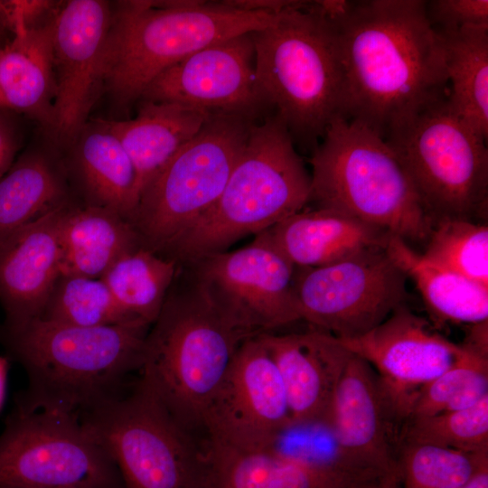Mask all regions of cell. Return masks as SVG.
<instances>
[{"instance_id":"obj_1","label":"cell","mask_w":488,"mask_h":488,"mask_svg":"<svg viewBox=\"0 0 488 488\" xmlns=\"http://www.w3.org/2000/svg\"><path fill=\"white\" fill-rule=\"evenodd\" d=\"M326 17L341 72L340 116L387 140L447 98L443 42L426 1H347Z\"/></svg>"},{"instance_id":"obj_2","label":"cell","mask_w":488,"mask_h":488,"mask_svg":"<svg viewBox=\"0 0 488 488\" xmlns=\"http://www.w3.org/2000/svg\"><path fill=\"white\" fill-rule=\"evenodd\" d=\"M246 339L211 302L192 268L178 265L145 336L138 377L177 423L203 444L208 408Z\"/></svg>"},{"instance_id":"obj_3","label":"cell","mask_w":488,"mask_h":488,"mask_svg":"<svg viewBox=\"0 0 488 488\" xmlns=\"http://www.w3.org/2000/svg\"><path fill=\"white\" fill-rule=\"evenodd\" d=\"M149 325L80 327L40 318L4 327L28 388L18 405L57 408L79 416L120 392L140 367Z\"/></svg>"},{"instance_id":"obj_4","label":"cell","mask_w":488,"mask_h":488,"mask_svg":"<svg viewBox=\"0 0 488 488\" xmlns=\"http://www.w3.org/2000/svg\"><path fill=\"white\" fill-rule=\"evenodd\" d=\"M276 16L224 1L120 2L103 50L102 87L127 108L171 66L211 44L261 30Z\"/></svg>"},{"instance_id":"obj_5","label":"cell","mask_w":488,"mask_h":488,"mask_svg":"<svg viewBox=\"0 0 488 488\" xmlns=\"http://www.w3.org/2000/svg\"><path fill=\"white\" fill-rule=\"evenodd\" d=\"M311 174L285 125L274 115L254 123L212 207L161 257L185 264L222 252L302 211Z\"/></svg>"},{"instance_id":"obj_6","label":"cell","mask_w":488,"mask_h":488,"mask_svg":"<svg viewBox=\"0 0 488 488\" xmlns=\"http://www.w3.org/2000/svg\"><path fill=\"white\" fill-rule=\"evenodd\" d=\"M251 37L265 101L295 145L313 152L341 109V72L328 18L315 2L295 1Z\"/></svg>"},{"instance_id":"obj_7","label":"cell","mask_w":488,"mask_h":488,"mask_svg":"<svg viewBox=\"0 0 488 488\" xmlns=\"http://www.w3.org/2000/svg\"><path fill=\"white\" fill-rule=\"evenodd\" d=\"M310 201L397 236L426 242L433 221L393 150L362 124L337 115L310 158Z\"/></svg>"},{"instance_id":"obj_8","label":"cell","mask_w":488,"mask_h":488,"mask_svg":"<svg viewBox=\"0 0 488 488\" xmlns=\"http://www.w3.org/2000/svg\"><path fill=\"white\" fill-rule=\"evenodd\" d=\"M80 419L113 460L123 488H206L204 446L139 377Z\"/></svg>"},{"instance_id":"obj_9","label":"cell","mask_w":488,"mask_h":488,"mask_svg":"<svg viewBox=\"0 0 488 488\" xmlns=\"http://www.w3.org/2000/svg\"><path fill=\"white\" fill-rule=\"evenodd\" d=\"M256 123L211 113L142 192L127 219L140 245L161 256L212 207Z\"/></svg>"},{"instance_id":"obj_10","label":"cell","mask_w":488,"mask_h":488,"mask_svg":"<svg viewBox=\"0 0 488 488\" xmlns=\"http://www.w3.org/2000/svg\"><path fill=\"white\" fill-rule=\"evenodd\" d=\"M385 141L408 174L433 225L446 218L486 219V140L456 114L447 98Z\"/></svg>"},{"instance_id":"obj_11","label":"cell","mask_w":488,"mask_h":488,"mask_svg":"<svg viewBox=\"0 0 488 488\" xmlns=\"http://www.w3.org/2000/svg\"><path fill=\"white\" fill-rule=\"evenodd\" d=\"M0 486L123 488L113 460L79 415L23 405L0 435Z\"/></svg>"},{"instance_id":"obj_12","label":"cell","mask_w":488,"mask_h":488,"mask_svg":"<svg viewBox=\"0 0 488 488\" xmlns=\"http://www.w3.org/2000/svg\"><path fill=\"white\" fill-rule=\"evenodd\" d=\"M407 276L386 248H372L319 267H296L301 320L337 339L371 331L405 305Z\"/></svg>"},{"instance_id":"obj_13","label":"cell","mask_w":488,"mask_h":488,"mask_svg":"<svg viewBox=\"0 0 488 488\" xmlns=\"http://www.w3.org/2000/svg\"><path fill=\"white\" fill-rule=\"evenodd\" d=\"M182 265L192 268L211 302L248 338L301 320L296 267L261 234L240 249Z\"/></svg>"},{"instance_id":"obj_14","label":"cell","mask_w":488,"mask_h":488,"mask_svg":"<svg viewBox=\"0 0 488 488\" xmlns=\"http://www.w3.org/2000/svg\"><path fill=\"white\" fill-rule=\"evenodd\" d=\"M291 421L277 368L258 335L237 349L205 417V442L264 449Z\"/></svg>"},{"instance_id":"obj_15","label":"cell","mask_w":488,"mask_h":488,"mask_svg":"<svg viewBox=\"0 0 488 488\" xmlns=\"http://www.w3.org/2000/svg\"><path fill=\"white\" fill-rule=\"evenodd\" d=\"M139 100L178 103L253 121L270 111L256 80L251 33L211 44L171 66Z\"/></svg>"},{"instance_id":"obj_16","label":"cell","mask_w":488,"mask_h":488,"mask_svg":"<svg viewBox=\"0 0 488 488\" xmlns=\"http://www.w3.org/2000/svg\"><path fill=\"white\" fill-rule=\"evenodd\" d=\"M337 340L374 369L405 420L409 418L418 390L464 353L461 344L436 333L426 319L405 305L364 334Z\"/></svg>"},{"instance_id":"obj_17","label":"cell","mask_w":488,"mask_h":488,"mask_svg":"<svg viewBox=\"0 0 488 488\" xmlns=\"http://www.w3.org/2000/svg\"><path fill=\"white\" fill-rule=\"evenodd\" d=\"M111 14L105 1L71 0L53 18V129L64 141H73L81 132L102 87L101 62Z\"/></svg>"},{"instance_id":"obj_18","label":"cell","mask_w":488,"mask_h":488,"mask_svg":"<svg viewBox=\"0 0 488 488\" xmlns=\"http://www.w3.org/2000/svg\"><path fill=\"white\" fill-rule=\"evenodd\" d=\"M327 418L341 445L357 460L385 474L399 470L405 421L374 369L352 352L336 382Z\"/></svg>"},{"instance_id":"obj_19","label":"cell","mask_w":488,"mask_h":488,"mask_svg":"<svg viewBox=\"0 0 488 488\" xmlns=\"http://www.w3.org/2000/svg\"><path fill=\"white\" fill-rule=\"evenodd\" d=\"M64 203L0 241V301L14 327L40 318L61 276L59 221Z\"/></svg>"},{"instance_id":"obj_20","label":"cell","mask_w":488,"mask_h":488,"mask_svg":"<svg viewBox=\"0 0 488 488\" xmlns=\"http://www.w3.org/2000/svg\"><path fill=\"white\" fill-rule=\"evenodd\" d=\"M258 336L279 372L291 420L326 418L336 382L351 352L333 335L314 328L304 333Z\"/></svg>"},{"instance_id":"obj_21","label":"cell","mask_w":488,"mask_h":488,"mask_svg":"<svg viewBox=\"0 0 488 488\" xmlns=\"http://www.w3.org/2000/svg\"><path fill=\"white\" fill-rule=\"evenodd\" d=\"M258 234L296 267H324L369 249L386 248L392 236L342 212L321 208L300 211Z\"/></svg>"},{"instance_id":"obj_22","label":"cell","mask_w":488,"mask_h":488,"mask_svg":"<svg viewBox=\"0 0 488 488\" xmlns=\"http://www.w3.org/2000/svg\"><path fill=\"white\" fill-rule=\"evenodd\" d=\"M210 114L178 103L140 100L134 118H99L96 123L114 134L129 155L136 171L138 202L144 189L197 135Z\"/></svg>"},{"instance_id":"obj_23","label":"cell","mask_w":488,"mask_h":488,"mask_svg":"<svg viewBox=\"0 0 488 488\" xmlns=\"http://www.w3.org/2000/svg\"><path fill=\"white\" fill-rule=\"evenodd\" d=\"M61 275L101 278L120 257L139 247L129 221L117 211L67 204L59 221Z\"/></svg>"},{"instance_id":"obj_24","label":"cell","mask_w":488,"mask_h":488,"mask_svg":"<svg viewBox=\"0 0 488 488\" xmlns=\"http://www.w3.org/2000/svg\"><path fill=\"white\" fill-rule=\"evenodd\" d=\"M52 27L53 18L15 33L0 48V98L4 108L27 113L53 128Z\"/></svg>"},{"instance_id":"obj_25","label":"cell","mask_w":488,"mask_h":488,"mask_svg":"<svg viewBox=\"0 0 488 488\" xmlns=\"http://www.w3.org/2000/svg\"><path fill=\"white\" fill-rule=\"evenodd\" d=\"M386 251L414 281L433 320L467 324L488 320V286L429 261L397 236H390Z\"/></svg>"},{"instance_id":"obj_26","label":"cell","mask_w":488,"mask_h":488,"mask_svg":"<svg viewBox=\"0 0 488 488\" xmlns=\"http://www.w3.org/2000/svg\"><path fill=\"white\" fill-rule=\"evenodd\" d=\"M263 450L302 465L327 477L340 488H371L389 474L350 455L338 440L327 417L291 420Z\"/></svg>"},{"instance_id":"obj_27","label":"cell","mask_w":488,"mask_h":488,"mask_svg":"<svg viewBox=\"0 0 488 488\" xmlns=\"http://www.w3.org/2000/svg\"><path fill=\"white\" fill-rule=\"evenodd\" d=\"M206 488H340L327 477L274 452L207 440Z\"/></svg>"},{"instance_id":"obj_28","label":"cell","mask_w":488,"mask_h":488,"mask_svg":"<svg viewBox=\"0 0 488 488\" xmlns=\"http://www.w3.org/2000/svg\"><path fill=\"white\" fill-rule=\"evenodd\" d=\"M436 33L444 47L448 101L456 114L487 141L488 26Z\"/></svg>"},{"instance_id":"obj_29","label":"cell","mask_w":488,"mask_h":488,"mask_svg":"<svg viewBox=\"0 0 488 488\" xmlns=\"http://www.w3.org/2000/svg\"><path fill=\"white\" fill-rule=\"evenodd\" d=\"M78 164L94 205L128 219L136 206V176L132 161L117 137L96 123L80 143Z\"/></svg>"},{"instance_id":"obj_30","label":"cell","mask_w":488,"mask_h":488,"mask_svg":"<svg viewBox=\"0 0 488 488\" xmlns=\"http://www.w3.org/2000/svg\"><path fill=\"white\" fill-rule=\"evenodd\" d=\"M177 268L174 260L139 247L120 257L100 279L133 321L150 326L162 309Z\"/></svg>"},{"instance_id":"obj_31","label":"cell","mask_w":488,"mask_h":488,"mask_svg":"<svg viewBox=\"0 0 488 488\" xmlns=\"http://www.w3.org/2000/svg\"><path fill=\"white\" fill-rule=\"evenodd\" d=\"M64 183L55 166L38 154L20 158L0 178V241L66 203Z\"/></svg>"},{"instance_id":"obj_32","label":"cell","mask_w":488,"mask_h":488,"mask_svg":"<svg viewBox=\"0 0 488 488\" xmlns=\"http://www.w3.org/2000/svg\"><path fill=\"white\" fill-rule=\"evenodd\" d=\"M40 319L80 327L140 324L120 308L102 279L63 275L57 279Z\"/></svg>"},{"instance_id":"obj_33","label":"cell","mask_w":488,"mask_h":488,"mask_svg":"<svg viewBox=\"0 0 488 488\" xmlns=\"http://www.w3.org/2000/svg\"><path fill=\"white\" fill-rule=\"evenodd\" d=\"M421 253L429 261L488 286V227L465 219H441Z\"/></svg>"},{"instance_id":"obj_34","label":"cell","mask_w":488,"mask_h":488,"mask_svg":"<svg viewBox=\"0 0 488 488\" xmlns=\"http://www.w3.org/2000/svg\"><path fill=\"white\" fill-rule=\"evenodd\" d=\"M486 397L488 358L464 348L452 366L418 390L409 418L465 409Z\"/></svg>"},{"instance_id":"obj_35","label":"cell","mask_w":488,"mask_h":488,"mask_svg":"<svg viewBox=\"0 0 488 488\" xmlns=\"http://www.w3.org/2000/svg\"><path fill=\"white\" fill-rule=\"evenodd\" d=\"M405 444L465 453L488 451V397L465 409L409 418L400 436V446Z\"/></svg>"},{"instance_id":"obj_36","label":"cell","mask_w":488,"mask_h":488,"mask_svg":"<svg viewBox=\"0 0 488 488\" xmlns=\"http://www.w3.org/2000/svg\"><path fill=\"white\" fill-rule=\"evenodd\" d=\"M485 462L488 451L465 453L405 444L398 456L400 484L403 488H460Z\"/></svg>"},{"instance_id":"obj_37","label":"cell","mask_w":488,"mask_h":488,"mask_svg":"<svg viewBox=\"0 0 488 488\" xmlns=\"http://www.w3.org/2000/svg\"><path fill=\"white\" fill-rule=\"evenodd\" d=\"M426 8L436 32L488 26L487 0H435L426 2Z\"/></svg>"},{"instance_id":"obj_38","label":"cell","mask_w":488,"mask_h":488,"mask_svg":"<svg viewBox=\"0 0 488 488\" xmlns=\"http://www.w3.org/2000/svg\"><path fill=\"white\" fill-rule=\"evenodd\" d=\"M464 348L488 358V320L469 324Z\"/></svg>"},{"instance_id":"obj_39","label":"cell","mask_w":488,"mask_h":488,"mask_svg":"<svg viewBox=\"0 0 488 488\" xmlns=\"http://www.w3.org/2000/svg\"><path fill=\"white\" fill-rule=\"evenodd\" d=\"M15 150L14 134L5 118L0 117V178L10 168Z\"/></svg>"},{"instance_id":"obj_40","label":"cell","mask_w":488,"mask_h":488,"mask_svg":"<svg viewBox=\"0 0 488 488\" xmlns=\"http://www.w3.org/2000/svg\"><path fill=\"white\" fill-rule=\"evenodd\" d=\"M225 4L232 7L254 12H266L277 14L289 6L295 1H275V0H227Z\"/></svg>"},{"instance_id":"obj_41","label":"cell","mask_w":488,"mask_h":488,"mask_svg":"<svg viewBox=\"0 0 488 488\" xmlns=\"http://www.w3.org/2000/svg\"><path fill=\"white\" fill-rule=\"evenodd\" d=\"M460 488H488V462L483 463Z\"/></svg>"},{"instance_id":"obj_42","label":"cell","mask_w":488,"mask_h":488,"mask_svg":"<svg viewBox=\"0 0 488 488\" xmlns=\"http://www.w3.org/2000/svg\"><path fill=\"white\" fill-rule=\"evenodd\" d=\"M399 471H396L385 477L380 483L371 488H400Z\"/></svg>"},{"instance_id":"obj_43","label":"cell","mask_w":488,"mask_h":488,"mask_svg":"<svg viewBox=\"0 0 488 488\" xmlns=\"http://www.w3.org/2000/svg\"><path fill=\"white\" fill-rule=\"evenodd\" d=\"M7 367V360L0 356V409L5 395Z\"/></svg>"},{"instance_id":"obj_44","label":"cell","mask_w":488,"mask_h":488,"mask_svg":"<svg viewBox=\"0 0 488 488\" xmlns=\"http://www.w3.org/2000/svg\"><path fill=\"white\" fill-rule=\"evenodd\" d=\"M0 488H17V487L0 486Z\"/></svg>"}]
</instances>
